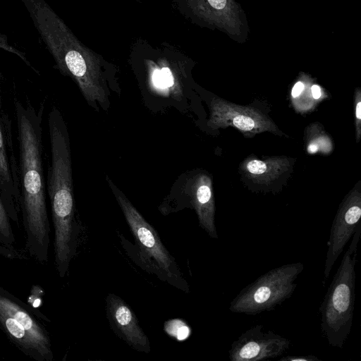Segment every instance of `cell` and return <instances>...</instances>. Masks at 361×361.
<instances>
[{"label": "cell", "mask_w": 361, "mask_h": 361, "mask_svg": "<svg viewBox=\"0 0 361 361\" xmlns=\"http://www.w3.org/2000/svg\"><path fill=\"white\" fill-rule=\"evenodd\" d=\"M279 360L281 361H314L319 360L314 355H288L283 357Z\"/></svg>", "instance_id": "17"}, {"label": "cell", "mask_w": 361, "mask_h": 361, "mask_svg": "<svg viewBox=\"0 0 361 361\" xmlns=\"http://www.w3.org/2000/svg\"><path fill=\"white\" fill-rule=\"evenodd\" d=\"M305 85L302 81H298L293 87L291 94L293 97H298L304 90Z\"/></svg>", "instance_id": "18"}, {"label": "cell", "mask_w": 361, "mask_h": 361, "mask_svg": "<svg viewBox=\"0 0 361 361\" xmlns=\"http://www.w3.org/2000/svg\"><path fill=\"white\" fill-rule=\"evenodd\" d=\"M355 116L357 120V122L360 123V121L361 119V102L360 101H358L356 107H355Z\"/></svg>", "instance_id": "20"}, {"label": "cell", "mask_w": 361, "mask_h": 361, "mask_svg": "<svg viewBox=\"0 0 361 361\" xmlns=\"http://www.w3.org/2000/svg\"><path fill=\"white\" fill-rule=\"evenodd\" d=\"M0 328L20 351L37 361H51L49 333L27 305L0 286Z\"/></svg>", "instance_id": "5"}, {"label": "cell", "mask_w": 361, "mask_h": 361, "mask_svg": "<svg viewBox=\"0 0 361 361\" xmlns=\"http://www.w3.org/2000/svg\"><path fill=\"white\" fill-rule=\"evenodd\" d=\"M303 269V264L296 262L269 270L243 288L231 302L229 310L256 315L274 310L292 296Z\"/></svg>", "instance_id": "6"}, {"label": "cell", "mask_w": 361, "mask_h": 361, "mask_svg": "<svg viewBox=\"0 0 361 361\" xmlns=\"http://www.w3.org/2000/svg\"><path fill=\"white\" fill-rule=\"evenodd\" d=\"M190 208L195 210L200 226L212 238H218L215 224V204L210 178L204 174L196 175L185 187Z\"/></svg>", "instance_id": "12"}, {"label": "cell", "mask_w": 361, "mask_h": 361, "mask_svg": "<svg viewBox=\"0 0 361 361\" xmlns=\"http://www.w3.org/2000/svg\"><path fill=\"white\" fill-rule=\"evenodd\" d=\"M360 233V225L319 307L322 333L332 347L342 348L353 324Z\"/></svg>", "instance_id": "4"}, {"label": "cell", "mask_w": 361, "mask_h": 361, "mask_svg": "<svg viewBox=\"0 0 361 361\" xmlns=\"http://www.w3.org/2000/svg\"><path fill=\"white\" fill-rule=\"evenodd\" d=\"M106 180L133 234V245L118 233L128 257L142 269L186 293L190 286L175 258L164 245L157 230L148 223L124 193L106 176Z\"/></svg>", "instance_id": "3"}, {"label": "cell", "mask_w": 361, "mask_h": 361, "mask_svg": "<svg viewBox=\"0 0 361 361\" xmlns=\"http://www.w3.org/2000/svg\"><path fill=\"white\" fill-rule=\"evenodd\" d=\"M307 150L309 153H315L318 150V146L317 144L312 143L308 145Z\"/></svg>", "instance_id": "21"}, {"label": "cell", "mask_w": 361, "mask_h": 361, "mask_svg": "<svg viewBox=\"0 0 361 361\" xmlns=\"http://www.w3.org/2000/svg\"><path fill=\"white\" fill-rule=\"evenodd\" d=\"M18 140V175L20 209L31 256L46 262L50 243L43 169L44 102L38 109L30 101L14 102Z\"/></svg>", "instance_id": "1"}, {"label": "cell", "mask_w": 361, "mask_h": 361, "mask_svg": "<svg viewBox=\"0 0 361 361\" xmlns=\"http://www.w3.org/2000/svg\"><path fill=\"white\" fill-rule=\"evenodd\" d=\"M0 94V192L10 218L20 210L18 162L14 152L11 121L1 109Z\"/></svg>", "instance_id": "9"}, {"label": "cell", "mask_w": 361, "mask_h": 361, "mask_svg": "<svg viewBox=\"0 0 361 361\" xmlns=\"http://www.w3.org/2000/svg\"><path fill=\"white\" fill-rule=\"evenodd\" d=\"M209 124L212 127L232 126L243 132H260L271 124L255 111L228 104L221 100H213Z\"/></svg>", "instance_id": "13"}, {"label": "cell", "mask_w": 361, "mask_h": 361, "mask_svg": "<svg viewBox=\"0 0 361 361\" xmlns=\"http://www.w3.org/2000/svg\"><path fill=\"white\" fill-rule=\"evenodd\" d=\"M262 325H255L234 341L228 351L231 361H260L282 355L290 341L271 331H264Z\"/></svg>", "instance_id": "8"}, {"label": "cell", "mask_w": 361, "mask_h": 361, "mask_svg": "<svg viewBox=\"0 0 361 361\" xmlns=\"http://www.w3.org/2000/svg\"><path fill=\"white\" fill-rule=\"evenodd\" d=\"M276 162H266L262 160L253 159L248 161L246 164V169L253 177L264 179L266 177H275L276 173L280 171Z\"/></svg>", "instance_id": "15"}, {"label": "cell", "mask_w": 361, "mask_h": 361, "mask_svg": "<svg viewBox=\"0 0 361 361\" xmlns=\"http://www.w3.org/2000/svg\"><path fill=\"white\" fill-rule=\"evenodd\" d=\"M105 304L106 316L113 332L133 350L149 353V339L128 304L112 293L106 297Z\"/></svg>", "instance_id": "10"}, {"label": "cell", "mask_w": 361, "mask_h": 361, "mask_svg": "<svg viewBox=\"0 0 361 361\" xmlns=\"http://www.w3.org/2000/svg\"><path fill=\"white\" fill-rule=\"evenodd\" d=\"M192 16L203 25L217 29L231 39L245 42L249 35L246 15L235 0H184Z\"/></svg>", "instance_id": "7"}, {"label": "cell", "mask_w": 361, "mask_h": 361, "mask_svg": "<svg viewBox=\"0 0 361 361\" xmlns=\"http://www.w3.org/2000/svg\"><path fill=\"white\" fill-rule=\"evenodd\" d=\"M149 79L150 85L158 92H166L168 89L177 91L179 87L178 78L173 69L166 65L152 66Z\"/></svg>", "instance_id": "14"}, {"label": "cell", "mask_w": 361, "mask_h": 361, "mask_svg": "<svg viewBox=\"0 0 361 361\" xmlns=\"http://www.w3.org/2000/svg\"><path fill=\"white\" fill-rule=\"evenodd\" d=\"M9 218L0 192V240L4 243H11L14 240Z\"/></svg>", "instance_id": "16"}, {"label": "cell", "mask_w": 361, "mask_h": 361, "mask_svg": "<svg viewBox=\"0 0 361 361\" xmlns=\"http://www.w3.org/2000/svg\"><path fill=\"white\" fill-rule=\"evenodd\" d=\"M360 196L351 195L341 204L331 225L324 264L326 279L329 278L336 261L360 226Z\"/></svg>", "instance_id": "11"}, {"label": "cell", "mask_w": 361, "mask_h": 361, "mask_svg": "<svg viewBox=\"0 0 361 361\" xmlns=\"http://www.w3.org/2000/svg\"><path fill=\"white\" fill-rule=\"evenodd\" d=\"M56 68L78 85L94 108L108 105L109 92L99 57L75 36L45 0H21Z\"/></svg>", "instance_id": "2"}, {"label": "cell", "mask_w": 361, "mask_h": 361, "mask_svg": "<svg viewBox=\"0 0 361 361\" xmlns=\"http://www.w3.org/2000/svg\"><path fill=\"white\" fill-rule=\"evenodd\" d=\"M311 92H312V97H314V99H318L320 98V97L322 95V91H321V87L319 85H312Z\"/></svg>", "instance_id": "19"}]
</instances>
